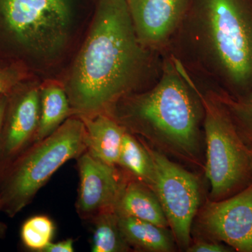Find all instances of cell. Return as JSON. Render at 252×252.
<instances>
[{
  "instance_id": "obj_1",
  "label": "cell",
  "mask_w": 252,
  "mask_h": 252,
  "mask_svg": "<svg viewBox=\"0 0 252 252\" xmlns=\"http://www.w3.org/2000/svg\"><path fill=\"white\" fill-rule=\"evenodd\" d=\"M165 55L142 45L126 0H99L90 32L64 87L72 116L107 114L144 81L157 82Z\"/></svg>"
},
{
  "instance_id": "obj_2",
  "label": "cell",
  "mask_w": 252,
  "mask_h": 252,
  "mask_svg": "<svg viewBox=\"0 0 252 252\" xmlns=\"http://www.w3.org/2000/svg\"><path fill=\"white\" fill-rule=\"evenodd\" d=\"M167 54L231 98L252 88V0H191Z\"/></svg>"
},
{
  "instance_id": "obj_3",
  "label": "cell",
  "mask_w": 252,
  "mask_h": 252,
  "mask_svg": "<svg viewBox=\"0 0 252 252\" xmlns=\"http://www.w3.org/2000/svg\"><path fill=\"white\" fill-rule=\"evenodd\" d=\"M107 114L159 152L200 163L203 103L190 74L172 55H165L153 86L124 96Z\"/></svg>"
},
{
  "instance_id": "obj_4",
  "label": "cell",
  "mask_w": 252,
  "mask_h": 252,
  "mask_svg": "<svg viewBox=\"0 0 252 252\" xmlns=\"http://www.w3.org/2000/svg\"><path fill=\"white\" fill-rule=\"evenodd\" d=\"M86 152L84 123L72 116L51 135L32 144L0 172L1 211L10 218L16 216L60 167Z\"/></svg>"
},
{
  "instance_id": "obj_5",
  "label": "cell",
  "mask_w": 252,
  "mask_h": 252,
  "mask_svg": "<svg viewBox=\"0 0 252 252\" xmlns=\"http://www.w3.org/2000/svg\"><path fill=\"white\" fill-rule=\"evenodd\" d=\"M192 79L204 108L205 175L211 187L210 196L212 200H223L252 184V152L239 135L223 104Z\"/></svg>"
},
{
  "instance_id": "obj_6",
  "label": "cell",
  "mask_w": 252,
  "mask_h": 252,
  "mask_svg": "<svg viewBox=\"0 0 252 252\" xmlns=\"http://www.w3.org/2000/svg\"><path fill=\"white\" fill-rule=\"evenodd\" d=\"M143 142L155 170L151 188L161 205L176 243L187 250L190 245L192 224L200 205V183L196 176Z\"/></svg>"
},
{
  "instance_id": "obj_7",
  "label": "cell",
  "mask_w": 252,
  "mask_h": 252,
  "mask_svg": "<svg viewBox=\"0 0 252 252\" xmlns=\"http://www.w3.org/2000/svg\"><path fill=\"white\" fill-rule=\"evenodd\" d=\"M6 26L32 49L50 54L67 39L70 10L67 0H0Z\"/></svg>"
},
{
  "instance_id": "obj_8",
  "label": "cell",
  "mask_w": 252,
  "mask_h": 252,
  "mask_svg": "<svg viewBox=\"0 0 252 252\" xmlns=\"http://www.w3.org/2000/svg\"><path fill=\"white\" fill-rule=\"evenodd\" d=\"M198 221L209 240L252 252V184L229 198L207 201Z\"/></svg>"
},
{
  "instance_id": "obj_9",
  "label": "cell",
  "mask_w": 252,
  "mask_h": 252,
  "mask_svg": "<svg viewBox=\"0 0 252 252\" xmlns=\"http://www.w3.org/2000/svg\"><path fill=\"white\" fill-rule=\"evenodd\" d=\"M76 160L79 175L76 210L83 220L89 221L101 212L114 210L129 176L86 152Z\"/></svg>"
},
{
  "instance_id": "obj_10",
  "label": "cell",
  "mask_w": 252,
  "mask_h": 252,
  "mask_svg": "<svg viewBox=\"0 0 252 252\" xmlns=\"http://www.w3.org/2000/svg\"><path fill=\"white\" fill-rule=\"evenodd\" d=\"M126 1L136 34L142 45L167 54L191 0Z\"/></svg>"
},
{
  "instance_id": "obj_11",
  "label": "cell",
  "mask_w": 252,
  "mask_h": 252,
  "mask_svg": "<svg viewBox=\"0 0 252 252\" xmlns=\"http://www.w3.org/2000/svg\"><path fill=\"white\" fill-rule=\"evenodd\" d=\"M39 118L40 89L29 88L8 96L0 140V172L34 142Z\"/></svg>"
},
{
  "instance_id": "obj_12",
  "label": "cell",
  "mask_w": 252,
  "mask_h": 252,
  "mask_svg": "<svg viewBox=\"0 0 252 252\" xmlns=\"http://www.w3.org/2000/svg\"><path fill=\"white\" fill-rule=\"evenodd\" d=\"M79 118L85 127L86 152L96 160L117 166L126 129L107 113Z\"/></svg>"
},
{
  "instance_id": "obj_13",
  "label": "cell",
  "mask_w": 252,
  "mask_h": 252,
  "mask_svg": "<svg viewBox=\"0 0 252 252\" xmlns=\"http://www.w3.org/2000/svg\"><path fill=\"white\" fill-rule=\"evenodd\" d=\"M119 217H133L167 228L168 222L153 189L129 177L114 208Z\"/></svg>"
},
{
  "instance_id": "obj_14",
  "label": "cell",
  "mask_w": 252,
  "mask_h": 252,
  "mask_svg": "<svg viewBox=\"0 0 252 252\" xmlns=\"http://www.w3.org/2000/svg\"><path fill=\"white\" fill-rule=\"evenodd\" d=\"M119 226L132 250L147 252L175 251V238L167 228L128 217H119Z\"/></svg>"
},
{
  "instance_id": "obj_15",
  "label": "cell",
  "mask_w": 252,
  "mask_h": 252,
  "mask_svg": "<svg viewBox=\"0 0 252 252\" xmlns=\"http://www.w3.org/2000/svg\"><path fill=\"white\" fill-rule=\"evenodd\" d=\"M70 117L72 109L64 88L56 84L43 86L40 89V118L34 142L51 135Z\"/></svg>"
},
{
  "instance_id": "obj_16",
  "label": "cell",
  "mask_w": 252,
  "mask_h": 252,
  "mask_svg": "<svg viewBox=\"0 0 252 252\" xmlns=\"http://www.w3.org/2000/svg\"><path fill=\"white\" fill-rule=\"evenodd\" d=\"M117 166L130 178L153 185L155 170L148 149L143 141L126 130Z\"/></svg>"
},
{
  "instance_id": "obj_17",
  "label": "cell",
  "mask_w": 252,
  "mask_h": 252,
  "mask_svg": "<svg viewBox=\"0 0 252 252\" xmlns=\"http://www.w3.org/2000/svg\"><path fill=\"white\" fill-rule=\"evenodd\" d=\"M93 225V252L132 251L119 226V217L114 210L101 212L89 220Z\"/></svg>"
},
{
  "instance_id": "obj_18",
  "label": "cell",
  "mask_w": 252,
  "mask_h": 252,
  "mask_svg": "<svg viewBox=\"0 0 252 252\" xmlns=\"http://www.w3.org/2000/svg\"><path fill=\"white\" fill-rule=\"evenodd\" d=\"M210 91L223 104L244 143L252 152V88L248 94L234 99Z\"/></svg>"
},
{
  "instance_id": "obj_19",
  "label": "cell",
  "mask_w": 252,
  "mask_h": 252,
  "mask_svg": "<svg viewBox=\"0 0 252 252\" xmlns=\"http://www.w3.org/2000/svg\"><path fill=\"white\" fill-rule=\"evenodd\" d=\"M55 225L49 217L37 215L28 219L23 223L21 230V241L28 250L42 252L52 242Z\"/></svg>"
},
{
  "instance_id": "obj_20",
  "label": "cell",
  "mask_w": 252,
  "mask_h": 252,
  "mask_svg": "<svg viewBox=\"0 0 252 252\" xmlns=\"http://www.w3.org/2000/svg\"><path fill=\"white\" fill-rule=\"evenodd\" d=\"M21 78V73L14 68H0V94H11Z\"/></svg>"
},
{
  "instance_id": "obj_21",
  "label": "cell",
  "mask_w": 252,
  "mask_h": 252,
  "mask_svg": "<svg viewBox=\"0 0 252 252\" xmlns=\"http://www.w3.org/2000/svg\"><path fill=\"white\" fill-rule=\"evenodd\" d=\"M186 251L188 252H234L225 244L212 240H198L190 245Z\"/></svg>"
},
{
  "instance_id": "obj_22",
  "label": "cell",
  "mask_w": 252,
  "mask_h": 252,
  "mask_svg": "<svg viewBox=\"0 0 252 252\" xmlns=\"http://www.w3.org/2000/svg\"><path fill=\"white\" fill-rule=\"evenodd\" d=\"M74 250V240L67 239L56 243L51 242L44 249L42 252H73Z\"/></svg>"
},
{
  "instance_id": "obj_23",
  "label": "cell",
  "mask_w": 252,
  "mask_h": 252,
  "mask_svg": "<svg viewBox=\"0 0 252 252\" xmlns=\"http://www.w3.org/2000/svg\"><path fill=\"white\" fill-rule=\"evenodd\" d=\"M8 96L9 94H0V140H1L5 112H6V106H7Z\"/></svg>"
},
{
  "instance_id": "obj_24",
  "label": "cell",
  "mask_w": 252,
  "mask_h": 252,
  "mask_svg": "<svg viewBox=\"0 0 252 252\" xmlns=\"http://www.w3.org/2000/svg\"><path fill=\"white\" fill-rule=\"evenodd\" d=\"M0 211H1V200H0ZM6 229H7L6 225L0 221V239L4 238L6 234Z\"/></svg>"
}]
</instances>
